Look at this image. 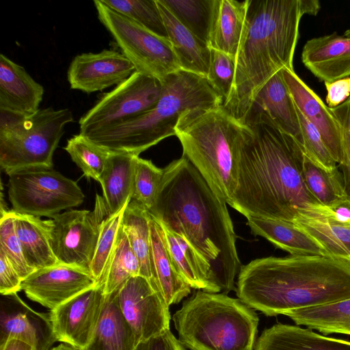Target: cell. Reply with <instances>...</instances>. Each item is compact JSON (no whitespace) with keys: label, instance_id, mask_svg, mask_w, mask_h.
I'll list each match as a JSON object with an SVG mask.
<instances>
[{"label":"cell","instance_id":"9a60e30c","mask_svg":"<svg viewBox=\"0 0 350 350\" xmlns=\"http://www.w3.org/2000/svg\"><path fill=\"white\" fill-rule=\"evenodd\" d=\"M97 285L88 269L59 263L31 273L23 280L21 291L51 311Z\"/></svg>","mask_w":350,"mask_h":350},{"label":"cell","instance_id":"f907efd6","mask_svg":"<svg viewBox=\"0 0 350 350\" xmlns=\"http://www.w3.org/2000/svg\"><path fill=\"white\" fill-rule=\"evenodd\" d=\"M301 5L304 12V14H308L310 15H317L319 8L320 3L317 0H300Z\"/></svg>","mask_w":350,"mask_h":350},{"label":"cell","instance_id":"836d02e7","mask_svg":"<svg viewBox=\"0 0 350 350\" xmlns=\"http://www.w3.org/2000/svg\"><path fill=\"white\" fill-rule=\"evenodd\" d=\"M137 275H140L139 264L120 227L114 250L98 285L102 287L105 295H109Z\"/></svg>","mask_w":350,"mask_h":350},{"label":"cell","instance_id":"d6986e66","mask_svg":"<svg viewBox=\"0 0 350 350\" xmlns=\"http://www.w3.org/2000/svg\"><path fill=\"white\" fill-rule=\"evenodd\" d=\"M301 61L324 83L350 77V38L333 32L312 38L304 46Z\"/></svg>","mask_w":350,"mask_h":350},{"label":"cell","instance_id":"4dcf8cb0","mask_svg":"<svg viewBox=\"0 0 350 350\" xmlns=\"http://www.w3.org/2000/svg\"><path fill=\"white\" fill-rule=\"evenodd\" d=\"M150 220L148 211L131 200L124 211L121 227L139 264L140 275L154 287L150 262Z\"/></svg>","mask_w":350,"mask_h":350},{"label":"cell","instance_id":"7c38bea8","mask_svg":"<svg viewBox=\"0 0 350 350\" xmlns=\"http://www.w3.org/2000/svg\"><path fill=\"white\" fill-rule=\"evenodd\" d=\"M108 215L102 196L96 194L93 211L69 210L51 217L50 243L58 261L90 271L100 224Z\"/></svg>","mask_w":350,"mask_h":350},{"label":"cell","instance_id":"b9f144b4","mask_svg":"<svg viewBox=\"0 0 350 350\" xmlns=\"http://www.w3.org/2000/svg\"><path fill=\"white\" fill-rule=\"evenodd\" d=\"M297 109V107H296ZM301 135V148L312 161L327 172L334 170L337 163L332 157L317 129L297 109Z\"/></svg>","mask_w":350,"mask_h":350},{"label":"cell","instance_id":"30bf717a","mask_svg":"<svg viewBox=\"0 0 350 350\" xmlns=\"http://www.w3.org/2000/svg\"><path fill=\"white\" fill-rule=\"evenodd\" d=\"M8 175V199L18 213L51 217L84 200L77 182L53 168L31 167Z\"/></svg>","mask_w":350,"mask_h":350},{"label":"cell","instance_id":"ba28073f","mask_svg":"<svg viewBox=\"0 0 350 350\" xmlns=\"http://www.w3.org/2000/svg\"><path fill=\"white\" fill-rule=\"evenodd\" d=\"M73 121L69 109L47 107L31 115L0 110V167L5 174L31 167L53 168V156Z\"/></svg>","mask_w":350,"mask_h":350},{"label":"cell","instance_id":"816d5d0a","mask_svg":"<svg viewBox=\"0 0 350 350\" xmlns=\"http://www.w3.org/2000/svg\"><path fill=\"white\" fill-rule=\"evenodd\" d=\"M49 350H82L77 347H72L66 343H60L59 345L53 347Z\"/></svg>","mask_w":350,"mask_h":350},{"label":"cell","instance_id":"603a6c76","mask_svg":"<svg viewBox=\"0 0 350 350\" xmlns=\"http://www.w3.org/2000/svg\"><path fill=\"white\" fill-rule=\"evenodd\" d=\"M150 262L154 288L170 306L187 297L191 287L179 275L168 254L161 226L151 217Z\"/></svg>","mask_w":350,"mask_h":350},{"label":"cell","instance_id":"f35d334b","mask_svg":"<svg viewBox=\"0 0 350 350\" xmlns=\"http://www.w3.org/2000/svg\"><path fill=\"white\" fill-rule=\"evenodd\" d=\"M128 203L117 213L106 217L100 224L98 243L90 267V273L98 284L114 250L123 213Z\"/></svg>","mask_w":350,"mask_h":350},{"label":"cell","instance_id":"ee69618b","mask_svg":"<svg viewBox=\"0 0 350 350\" xmlns=\"http://www.w3.org/2000/svg\"><path fill=\"white\" fill-rule=\"evenodd\" d=\"M331 109L341 128L343 160L339 165L342 170L345 192L350 199V96L344 103Z\"/></svg>","mask_w":350,"mask_h":350},{"label":"cell","instance_id":"4316f807","mask_svg":"<svg viewBox=\"0 0 350 350\" xmlns=\"http://www.w3.org/2000/svg\"><path fill=\"white\" fill-rule=\"evenodd\" d=\"M161 228L170 259L184 280L191 288L210 293L219 292L213 282L211 267L204 258L183 237Z\"/></svg>","mask_w":350,"mask_h":350},{"label":"cell","instance_id":"e0dca14e","mask_svg":"<svg viewBox=\"0 0 350 350\" xmlns=\"http://www.w3.org/2000/svg\"><path fill=\"white\" fill-rule=\"evenodd\" d=\"M0 345L10 338L24 341L36 350H49L55 340L49 314L38 313L17 294L3 295L0 310Z\"/></svg>","mask_w":350,"mask_h":350},{"label":"cell","instance_id":"6da1fadb","mask_svg":"<svg viewBox=\"0 0 350 350\" xmlns=\"http://www.w3.org/2000/svg\"><path fill=\"white\" fill-rule=\"evenodd\" d=\"M237 142V183L228 204L249 217L295 223L321 204L307 189L304 151L263 112L250 110Z\"/></svg>","mask_w":350,"mask_h":350},{"label":"cell","instance_id":"c3c4849f","mask_svg":"<svg viewBox=\"0 0 350 350\" xmlns=\"http://www.w3.org/2000/svg\"><path fill=\"white\" fill-rule=\"evenodd\" d=\"M136 350H186L170 329L138 344Z\"/></svg>","mask_w":350,"mask_h":350},{"label":"cell","instance_id":"f546056e","mask_svg":"<svg viewBox=\"0 0 350 350\" xmlns=\"http://www.w3.org/2000/svg\"><path fill=\"white\" fill-rule=\"evenodd\" d=\"M136 157L111 152L99 181L109 215L117 213L131 200Z\"/></svg>","mask_w":350,"mask_h":350},{"label":"cell","instance_id":"7bdbcfd3","mask_svg":"<svg viewBox=\"0 0 350 350\" xmlns=\"http://www.w3.org/2000/svg\"><path fill=\"white\" fill-rule=\"evenodd\" d=\"M234 73L235 59L227 53L211 49L210 66L206 79L224 103L231 93Z\"/></svg>","mask_w":350,"mask_h":350},{"label":"cell","instance_id":"d6a6232c","mask_svg":"<svg viewBox=\"0 0 350 350\" xmlns=\"http://www.w3.org/2000/svg\"><path fill=\"white\" fill-rule=\"evenodd\" d=\"M301 172L307 189L321 204L328 206L347 198L342 172L338 167L332 172H327L304 152Z\"/></svg>","mask_w":350,"mask_h":350},{"label":"cell","instance_id":"681fc988","mask_svg":"<svg viewBox=\"0 0 350 350\" xmlns=\"http://www.w3.org/2000/svg\"><path fill=\"white\" fill-rule=\"evenodd\" d=\"M0 350H36L29 344L15 338H10L0 345Z\"/></svg>","mask_w":350,"mask_h":350},{"label":"cell","instance_id":"74e56055","mask_svg":"<svg viewBox=\"0 0 350 350\" xmlns=\"http://www.w3.org/2000/svg\"><path fill=\"white\" fill-rule=\"evenodd\" d=\"M102 2L151 31L167 38L157 0H101Z\"/></svg>","mask_w":350,"mask_h":350},{"label":"cell","instance_id":"5bb4252c","mask_svg":"<svg viewBox=\"0 0 350 350\" xmlns=\"http://www.w3.org/2000/svg\"><path fill=\"white\" fill-rule=\"evenodd\" d=\"M105 300L103 288L97 285L51 310L55 340L85 350L95 333Z\"/></svg>","mask_w":350,"mask_h":350},{"label":"cell","instance_id":"8fae6325","mask_svg":"<svg viewBox=\"0 0 350 350\" xmlns=\"http://www.w3.org/2000/svg\"><path fill=\"white\" fill-rule=\"evenodd\" d=\"M162 88L163 81L135 71L79 119V133L101 131L148 111L159 100Z\"/></svg>","mask_w":350,"mask_h":350},{"label":"cell","instance_id":"8992f818","mask_svg":"<svg viewBox=\"0 0 350 350\" xmlns=\"http://www.w3.org/2000/svg\"><path fill=\"white\" fill-rule=\"evenodd\" d=\"M244 123L223 105L184 111L175 126L183 155L227 204L237 183V142Z\"/></svg>","mask_w":350,"mask_h":350},{"label":"cell","instance_id":"e575fe53","mask_svg":"<svg viewBox=\"0 0 350 350\" xmlns=\"http://www.w3.org/2000/svg\"><path fill=\"white\" fill-rule=\"evenodd\" d=\"M295 223L319 243L329 257L350 263V226L310 218H298Z\"/></svg>","mask_w":350,"mask_h":350},{"label":"cell","instance_id":"7402d4cb","mask_svg":"<svg viewBox=\"0 0 350 350\" xmlns=\"http://www.w3.org/2000/svg\"><path fill=\"white\" fill-rule=\"evenodd\" d=\"M157 3L181 69L207 78L211 49L185 27L161 0Z\"/></svg>","mask_w":350,"mask_h":350},{"label":"cell","instance_id":"1f68e13d","mask_svg":"<svg viewBox=\"0 0 350 350\" xmlns=\"http://www.w3.org/2000/svg\"><path fill=\"white\" fill-rule=\"evenodd\" d=\"M297 325L324 334L350 335V298L340 301L300 309L287 314Z\"/></svg>","mask_w":350,"mask_h":350},{"label":"cell","instance_id":"9c48e42d","mask_svg":"<svg viewBox=\"0 0 350 350\" xmlns=\"http://www.w3.org/2000/svg\"><path fill=\"white\" fill-rule=\"evenodd\" d=\"M94 4L100 22L135 71L163 81L167 75L181 69L168 38L111 9L101 0H94Z\"/></svg>","mask_w":350,"mask_h":350},{"label":"cell","instance_id":"7dc6e473","mask_svg":"<svg viewBox=\"0 0 350 350\" xmlns=\"http://www.w3.org/2000/svg\"><path fill=\"white\" fill-rule=\"evenodd\" d=\"M325 100L329 108L336 107L350 96V77L331 82H325Z\"/></svg>","mask_w":350,"mask_h":350},{"label":"cell","instance_id":"5b68a950","mask_svg":"<svg viewBox=\"0 0 350 350\" xmlns=\"http://www.w3.org/2000/svg\"><path fill=\"white\" fill-rule=\"evenodd\" d=\"M223 103L206 78L180 69L164 79L160 98L150 110L85 136L110 152L139 156L163 139L176 135L175 126L184 111L223 105Z\"/></svg>","mask_w":350,"mask_h":350},{"label":"cell","instance_id":"cb8c5ba5","mask_svg":"<svg viewBox=\"0 0 350 350\" xmlns=\"http://www.w3.org/2000/svg\"><path fill=\"white\" fill-rule=\"evenodd\" d=\"M255 350H350V342L278 323L262 332Z\"/></svg>","mask_w":350,"mask_h":350},{"label":"cell","instance_id":"44dd1931","mask_svg":"<svg viewBox=\"0 0 350 350\" xmlns=\"http://www.w3.org/2000/svg\"><path fill=\"white\" fill-rule=\"evenodd\" d=\"M282 70L274 74L262 87L250 110L265 113L276 126L293 137L301 146L296 106L284 80Z\"/></svg>","mask_w":350,"mask_h":350},{"label":"cell","instance_id":"83f0119b","mask_svg":"<svg viewBox=\"0 0 350 350\" xmlns=\"http://www.w3.org/2000/svg\"><path fill=\"white\" fill-rule=\"evenodd\" d=\"M247 0H215L208 46L236 60L243 31Z\"/></svg>","mask_w":350,"mask_h":350},{"label":"cell","instance_id":"d590c367","mask_svg":"<svg viewBox=\"0 0 350 350\" xmlns=\"http://www.w3.org/2000/svg\"><path fill=\"white\" fill-rule=\"evenodd\" d=\"M161 1L185 27L208 46L215 0Z\"/></svg>","mask_w":350,"mask_h":350},{"label":"cell","instance_id":"ab89813d","mask_svg":"<svg viewBox=\"0 0 350 350\" xmlns=\"http://www.w3.org/2000/svg\"><path fill=\"white\" fill-rule=\"evenodd\" d=\"M163 176V169L157 167L150 160L137 156L131 200L149 211L154 202Z\"/></svg>","mask_w":350,"mask_h":350},{"label":"cell","instance_id":"4fadbf2b","mask_svg":"<svg viewBox=\"0 0 350 350\" xmlns=\"http://www.w3.org/2000/svg\"><path fill=\"white\" fill-rule=\"evenodd\" d=\"M116 292L120 309L138 343L170 329L169 306L146 278L132 277Z\"/></svg>","mask_w":350,"mask_h":350},{"label":"cell","instance_id":"52a82bcc","mask_svg":"<svg viewBox=\"0 0 350 350\" xmlns=\"http://www.w3.org/2000/svg\"><path fill=\"white\" fill-rule=\"evenodd\" d=\"M258 321L241 299L200 290L173 316L178 340L190 350H253Z\"/></svg>","mask_w":350,"mask_h":350},{"label":"cell","instance_id":"3957f363","mask_svg":"<svg viewBox=\"0 0 350 350\" xmlns=\"http://www.w3.org/2000/svg\"><path fill=\"white\" fill-rule=\"evenodd\" d=\"M237 295L267 316L350 298V263L329 256H268L241 266Z\"/></svg>","mask_w":350,"mask_h":350},{"label":"cell","instance_id":"8d00e7d4","mask_svg":"<svg viewBox=\"0 0 350 350\" xmlns=\"http://www.w3.org/2000/svg\"><path fill=\"white\" fill-rule=\"evenodd\" d=\"M64 148L87 178L100 181L110 151L81 133L68 139Z\"/></svg>","mask_w":350,"mask_h":350},{"label":"cell","instance_id":"ac0fdd59","mask_svg":"<svg viewBox=\"0 0 350 350\" xmlns=\"http://www.w3.org/2000/svg\"><path fill=\"white\" fill-rule=\"evenodd\" d=\"M282 70L297 109L317 129L332 157L340 165L343 160L342 132L331 108L324 104L294 70L284 68Z\"/></svg>","mask_w":350,"mask_h":350},{"label":"cell","instance_id":"ffe728a7","mask_svg":"<svg viewBox=\"0 0 350 350\" xmlns=\"http://www.w3.org/2000/svg\"><path fill=\"white\" fill-rule=\"evenodd\" d=\"M44 90L26 70L0 55V110L22 115L37 112Z\"/></svg>","mask_w":350,"mask_h":350},{"label":"cell","instance_id":"bcb514c9","mask_svg":"<svg viewBox=\"0 0 350 350\" xmlns=\"http://www.w3.org/2000/svg\"><path fill=\"white\" fill-rule=\"evenodd\" d=\"M23 279L0 250V293L3 295L17 294L21 291Z\"/></svg>","mask_w":350,"mask_h":350},{"label":"cell","instance_id":"2e32d148","mask_svg":"<svg viewBox=\"0 0 350 350\" xmlns=\"http://www.w3.org/2000/svg\"><path fill=\"white\" fill-rule=\"evenodd\" d=\"M135 71L122 53L104 49L76 55L68 67L67 79L71 89L90 94L117 86Z\"/></svg>","mask_w":350,"mask_h":350},{"label":"cell","instance_id":"484cf974","mask_svg":"<svg viewBox=\"0 0 350 350\" xmlns=\"http://www.w3.org/2000/svg\"><path fill=\"white\" fill-rule=\"evenodd\" d=\"M138 344L120 309L116 291L105 295L95 333L85 350H136Z\"/></svg>","mask_w":350,"mask_h":350},{"label":"cell","instance_id":"60d3db41","mask_svg":"<svg viewBox=\"0 0 350 350\" xmlns=\"http://www.w3.org/2000/svg\"><path fill=\"white\" fill-rule=\"evenodd\" d=\"M0 250L3 252L23 280L36 270L27 263L15 230L12 210L1 212Z\"/></svg>","mask_w":350,"mask_h":350},{"label":"cell","instance_id":"7a4b0ae2","mask_svg":"<svg viewBox=\"0 0 350 350\" xmlns=\"http://www.w3.org/2000/svg\"><path fill=\"white\" fill-rule=\"evenodd\" d=\"M226 202L184 155L163 168L148 211L162 227L183 237L208 263L214 284L230 291L241 267Z\"/></svg>","mask_w":350,"mask_h":350},{"label":"cell","instance_id":"f5cc1de1","mask_svg":"<svg viewBox=\"0 0 350 350\" xmlns=\"http://www.w3.org/2000/svg\"><path fill=\"white\" fill-rule=\"evenodd\" d=\"M344 36L350 38V28L345 31Z\"/></svg>","mask_w":350,"mask_h":350},{"label":"cell","instance_id":"f6af8a7d","mask_svg":"<svg viewBox=\"0 0 350 350\" xmlns=\"http://www.w3.org/2000/svg\"><path fill=\"white\" fill-rule=\"evenodd\" d=\"M310 219L350 226V199L345 198L328 206L321 204Z\"/></svg>","mask_w":350,"mask_h":350},{"label":"cell","instance_id":"277c9868","mask_svg":"<svg viewBox=\"0 0 350 350\" xmlns=\"http://www.w3.org/2000/svg\"><path fill=\"white\" fill-rule=\"evenodd\" d=\"M300 0H247L231 93L223 107L243 121L262 87L293 61L304 15Z\"/></svg>","mask_w":350,"mask_h":350},{"label":"cell","instance_id":"d4e9b609","mask_svg":"<svg viewBox=\"0 0 350 350\" xmlns=\"http://www.w3.org/2000/svg\"><path fill=\"white\" fill-rule=\"evenodd\" d=\"M247 225L253 234L265 238L291 255L329 256L321 245L295 223L249 217Z\"/></svg>","mask_w":350,"mask_h":350},{"label":"cell","instance_id":"f1b7e54d","mask_svg":"<svg viewBox=\"0 0 350 350\" xmlns=\"http://www.w3.org/2000/svg\"><path fill=\"white\" fill-rule=\"evenodd\" d=\"M12 211L16 232L29 265L37 270L60 263L50 243V220Z\"/></svg>","mask_w":350,"mask_h":350}]
</instances>
